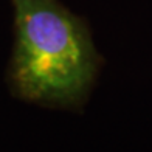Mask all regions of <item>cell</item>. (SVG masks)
Segmentation results:
<instances>
[{
  "label": "cell",
  "instance_id": "6da1fadb",
  "mask_svg": "<svg viewBox=\"0 0 152 152\" xmlns=\"http://www.w3.org/2000/svg\"><path fill=\"white\" fill-rule=\"evenodd\" d=\"M16 45L12 81L23 98L72 104L90 87L96 54L84 22L59 0H11Z\"/></svg>",
  "mask_w": 152,
  "mask_h": 152
}]
</instances>
